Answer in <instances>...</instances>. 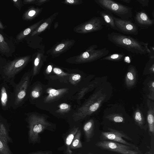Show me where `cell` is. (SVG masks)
<instances>
[{
	"mask_svg": "<svg viewBox=\"0 0 154 154\" xmlns=\"http://www.w3.org/2000/svg\"><path fill=\"white\" fill-rule=\"evenodd\" d=\"M108 39L116 46L124 48L129 52L149 56L150 51L148 42L140 41L130 36L112 32L107 34Z\"/></svg>",
	"mask_w": 154,
	"mask_h": 154,
	"instance_id": "6da1fadb",
	"label": "cell"
},
{
	"mask_svg": "<svg viewBox=\"0 0 154 154\" xmlns=\"http://www.w3.org/2000/svg\"><path fill=\"white\" fill-rule=\"evenodd\" d=\"M31 76L30 72L25 73L18 83H16L14 81L9 84L13 88V102L12 106L13 109H15L21 106L29 95Z\"/></svg>",
	"mask_w": 154,
	"mask_h": 154,
	"instance_id": "7a4b0ae2",
	"label": "cell"
},
{
	"mask_svg": "<svg viewBox=\"0 0 154 154\" xmlns=\"http://www.w3.org/2000/svg\"><path fill=\"white\" fill-rule=\"evenodd\" d=\"M106 96L101 90L93 94L86 103L73 114V119L76 122L78 121L96 111L105 100Z\"/></svg>",
	"mask_w": 154,
	"mask_h": 154,
	"instance_id": "3957f363",
	"label": "cell"
},
{
	"mask_svg": "<svg viewBox=\"0 0 154 154\" xmlns=\"http://www.w3.org/2000/svg\"><path fill=\"white\" fill-rule=\"evenodd\" d=\"M27 60L26 57H20L0 64V76L3 82L10 84L14 81L16 75L24 68Z\"/></svg>",
	"mask_w": 154,
	"mask_h": 154,
	"instance_id": "277c9868",
	"label": "cell"
},
{
	"mask_svg": "<svg viewBox=\"0 0 154 154\" xmlns=\"http://www.w3.org/2000/svg\"><path fill=\"white\" fill-rule=\"evenodd\" d=\"M95 2L105 11L113 13L120 18L129 19L133 16V8L111 0H95Z\"/></svg>",
	"mask_w": 154,
	"mask_h": 154,
	"instance_id": "5b68a950",
	"label": "cell"
},
{
	"mask_svg": "<svg viewBox=\"0 0 154 154\" xmlns=\"http://www.w3.org/2000/svg\"><path fill=\"white\" fill-rule=\"evenodd\" d=\"M27 116L29 137L32 141L35 142L38 140V134L51 124L43 116L34 113L28 114Z\"/></svg>",
	"mask_w": 154,
	"mask_h": 154,
	"instance_id": "8992f818",
	"label": "cell"
},
{
	"mask_svg": "<svg viewBox=\"0 0 154 154\" xmlns=\"http://www.w3.org/2000/svg\"><path fill=\"white\" fill-rule=\"evenodd\" d=\"M95 145L104 150L115 152L121 154H138L133 149L134 148L120 143L109 140L98 142Z\"/></svg>",
	"mask_w": 154,
	"mask_h": 154,
	"instance_id": "52a82bcc",
	"label": "cell"
},
{
	"mask_svg": "<svg viewBox=\"0 0 154 154\" xmlns=\"http://www.w3.org/2000/svg\"><path fill=\"white\" fill-rule=\"evenodd\" d=\"M109 129V131L101 133L100 136L101 140H111L131 146L135 149H137V147L135 145L128 142L123 138L128 140H132L126 134L121 131L110 128Z\"/></svg>",
	"mask_w": 154,
	"mask_h": 154,
	"instance_id": "ba28073f",
	"label": "cell"
},
{
	"mask_svg": "<svg viewBox=\"0 0 154 154\" xmlns=\"http://www.w3.org/2000/svg\"><path fill=\"white\" fill-rule=\"evenodd\" d=\"M13 102V92L7 83L3 82L0 85V106L4 110L12 107Z\"/></svg>",
	"mask_w": 154,
	"mask_h": 154,
	"instance_id": "9c48e42d",
	"label": "cell"
},
{
	"mask_svg": "<svg viewBox=\"0 0 154 154\" xmlns=\"http://www.w3.org/2000/svg\"><path fill=\"white\" fill-rule=\"evenodd\" d=\"M115 24L119 32L124 34L137 35L138 33V26L132 21L114 16Z\"/></svg>",
	"mask_w": 154,
	"mask_h": 154,
	"instance_id": "30bf717a",
	"label": "cell"
},
{
	"mask_svg": "<svg viewBox=\"0 0 154 154\" xmlns=\"http://www.w3.org/2000/svg\"><path fill=\"white\" fill-rule=\"evenodd\" d=\"M11 140L5 124L0 122V154H12L8 146Z\"/></svg>",
	"mask_w": 154,
	"mask_h": 154,
	"instance_id": "8fae6325",
	"label": "cell"
},
{
	"mask_svg": "<svg viewBox=\"0 0 154 154\" xmlns=\"http://www.w3.org/2000/svg\"><path fill=\"white\" fill-rule=\"evenodd\" d=\"M135 24L142 29H147L154 23V20L151 19L143 10L137 12L134 17Z\"/></svg>",
	"mask_w": 154,
	"mask_h": 154,
	"instance_id": "7c38bea8",
	"label": "cell"
},
{
	"mask_svg": "<svg viewBox=\"0 0 154 154\" xmlns=\"http://www.w3.org/2000/svg\"><path fill=\"white\" fill-rule=\"evenodd\" d=\"M68 91L66 88L56 89L52 88H49L47 90L48 95L44 99V102L46 103H51L58 99Z\"/></svg>",
	"mask_w": 154,
	"mask_h": 154,
	"instance_id": "4fadbf2b",
	"label": "cell"
},
{
	"mask_svg": "<svg viewBox=\"0 0 154 154\" xmlns=\"http://www.w3.org/2000/svg\"><path fill=\"white\" fill-rule=\"evenodd\" d=\"M97 13L103 18L104 25L112 29L119 32V29L115 24L114 16L112 14L105 11H98Z\"/></svg>",
	"mask_w": 154,
	"mask_h": 154,
	"instance_id": "5bb4252c",
	"label": "cell"
},
{
	"mask_svg": "<svg viewBox=\"0 0 154 154\" xmlns=\"http://www.w3.org/2000/svg\"><path fill=\"white\" fill-rule=\"evenodd\" d=\"M136 70L135 67L130 65L125 77V83L128 87H131L135 84L136 81Z\"/></svg>",
	"mask_w": 154,
	"mask_h": 154,
	"instance_id": "9a60e30c",
	"label": "cell"
},
{
	"mask_svg": "<svg viewBox=\"0 0 154 154\" xmlns=\"http://www.w3.org/2000/svg\"><path fill=\"white\" fill-rule=\"evenodd\" d=\"M94 122L93 119L88 121L84 125L83 130L86 141H90L94 135Z\"/></svg>",
	"mask_w": 154,
	"mask_h": 154,
	"instance_id": "2e32d148",
	"label": "cell"
},
{
	"mask_svg": "<svg viewBox=\"0 0 154 154\" xmlns=\"http://www.w3.org/2000/svg\"><path fill=\"white\" fill-rule=\"evenodd\" d=\"M149 110L147 116V121L149 128V131L153 134L154 133V108L151 105L150 101H148Z\"/></svg>",
	"mask_w": 154,
	"mask_h": 154,
	"instance_id": "e0dca14e",
	"label": "cell"
},
{
	"mask_svg": "<svg viewBox=\"0 0 154 154\" xmlns=\"http://www.w3.org/2000/svg\"><path fill=\"white\" fill-rule=\"evenodd\" d=\"M79 127L75 126L70 131L66 140V152L67 154H72V152L70 149V146L74 137L79 130Z\"/></svg>",
	"mask_w": 154,
	"mask_h": 154,
	"instance_id": "ac0fdd59",
	"label": "cell"
},
{
	"mask_svg": "<svg viewBox=\"0 0 154 154\" xmlns=\"http://www.w3.org/2000/svg\"><path fill=\"white\" fill-rule=\"evenodd\" d=\"M42 88L40 85H36L32 87L29 93L31 100H34L39 97L42 93Z\"/></svg>",
	"mask_w": 154,
	"mask_h": 154,
	"instance_id": "d6986e66",
	"label": "cell"
},
{
	"mask_svg": "<svg viewBox=\"0 0 154 154\" xmlns=\"http://www.w3.org/2000/svg\"><path fill=\"white\" fill-rule=\"evenodd\" d=\"M81 134V131L79 130L75 135L70 146V148L76 149L82 147V145L80 140Z\"/></svg>",
	"mask_w": 154,
	"mask_h": 154,
	"instance_id": "ffe728a7",
	"label": "cell"
},
{
	"mask_svg": "<svg viewBox=\"0 0 154 154\" xmlns=\"http://www.w3.org/2000/svg\"><path fill=\"white\" fill-rule=\"evenodd\" d=\"M125 54L122 53H116L110 54L103 58L101 60L112 61H119L123 60Z\"/></svg>",
	"mask_w": 154,
	"mask_h": 154,
	"instance_id": "44dd1931",
	"label": "cell"
},
{
	"mask_svg": "<svg viewBox=\"0 0 154 154\" xmlns=\"http://www.w3.org/2000/svg\"><path fill=\"white\" fill-rule=\"evenodd\" d=\"M134 119L136 122L140 127H142L144 123V119L141 112L137 110L134 112Z\"/></svg>",
	"mask_w": 154,
	"mask_h": 154,
	"instance_id": "7402d4cb",
	"label": "cell"
},
{
	"mask_svg": "<svg viewBox=\"0 0 154 154\" xmlns=\"http://www.w3.org/2000/svg\"><path fill=\"white\" fill-rule=\"evenodd\" d=\"M9 48L3 36L0 34V51L3 53L8 52Z\"/></svg>",
	"mask_w": 154,
	"mask_h": 154,
	"instance_id": "603a6c76",
	"label": "cell"
},
{
	"mask_svg": "<svg viewBox=\"0 0 154 154\" xmlns=\"http://www.w3.org/2000/svg\"><path fill=\"white\" fill-rule=\"evenodd\" d=\"M59 109L56 111V112L60 113L66 112L69 111L71 109V106L66 103H62L59 106Z\"/></svg>",
	"mask_w": 154,
	"mask_h": 154,
	"instance_id": "cb8c5ba5",
	"label": "cell"
},
{
	"mask_svg": "<svg viewBox=\"0 0 154 154\" xmlns=\"http://www.w3.org/2000/svg\"><path fill=\"white\" fill-rule=\"evenodd\" d=\"M81 78V76L80 74H73L70 76L69 81L71 83L75 84L78 82L80 80Z\"/></svg>",
	"mask_w": 154,
	"mask_h": 154,
	"instance_id": "d4e9b609",
	"label": "cell"
},
{
	"mask_svg": "<svg viewBox=\"0 0 154 154\" xmlns=\"http://www.w3.org/2000/svg\"><path fill=\"white\" fill-rule=\"evenodd\" d=\"M107 118L115 122H121L124 121V119L122 116L117 115L111 116L108 117Z\"/></svg>",
	"mask_w": 154,
	"mask_h": 154,
	"instance_id": "484cf974",
	"label": "cell"
},
{
	"mask_svg": "<svg viewBox=\"0 0 154 154\" xmlns=\"http://www.w3.org/2000/svg\"><path fill=\"white\" fill-rule=\"evenodd\" d=\"M149 93L148 97L149 98L152 100H154V82H152L149 86Z\"/></svg>",
	"mask_w": 154,
	"mask_h": 154,
	"instance_id": "4316f807",
	"label": "cell"
},
{
	"mask_svg": "<svg viewBox=\"0 0 154 154\" xmlns=\"http://www.w3.org/2000/svg\"><path fill=\"white\" fill-rule=\"evenodd\" d=\"M92 85H91L86 88H82L78 94V99H81L85 94V93L87 92L89 88L92 87Z\"/></svg>",
	"mask_w": 154,
	"mask_h": 154,
	"instance_id": "83f0119b",
	"label": "cell"
},
{
	"mask_svg": "<svg viewBox=\"0 0 154 154\" xmlns=\"http://www.w3.org/2000/svg\"><path fill=\"white\" fill-rule=\"evenodd\" d=\"M53 71L55 73L60 76H63L68 75H66V74L64 73L60 69L57 68H54L53 69Z\"/></svg>",
	"mask_w": 154,
	"mask_h": 154,
	"instance_id": "f1b7e54d",
	"label": "cell"
},
{
	"mask_svg": "<svg viewBox=\"0 0 154 154\" xmlns=\"http://www.w3.org/2000/svg\"><path fill=\"white\" fill-rule=\"evenodd\" d=\"M137 1L140 3L143 7L148 6L149 2V0H137Z\"/></svg>",
	"mask_w": 154,
	"mask_h": 154,
	"instance_id": "f546056e",
	"label": "cell"
},
{
	"mask_svg": "<svg viewBox=\"0 0 154 154\" xmlns=\"http://www.w3.org/2000/svg\"><path fill=\"white\" fill-rule=\"evenodd\" d=\"M14 5L17 8L19 9H20L21 7V2L20 0H13L12 1Z\"/></svg>",
	"mask_w": 154,
	"mask_h": 154,
	"instance_id": "4dcf8cb0",
	"label": "cell"
},
{
	"mask_svg": "<svg viewBox=\"0 0 154 154\" xmlns=\"http://www.w3.org/2000/svg\"><path fill=\"white\" fill-rule=\"evenodd\" d=\"M48 24L46 23H44L41 25L38 28V32H40L43 31L48 26Z\"/></svg>",
	"mask_w": 154,
	"mask_h": 154,
	"instance_id": "1f68e13d",
	"label": "cell"
},
{
	"mask_svg": "<svg viewBox=\"0 0 154 154\" xmlns=\"http://www.w3.org/2000/svg\"><path fill=\"white\" fill-rule=\"evenodd\" d=\"M39 60L38 58H36L35 59L34 62V68L33 71V72H34L35 70V68H37V67L38 66V64L39 63Z\"/></svg>",
	"mask_w": 154,
	"mask_h": 154,
	"instance_id": "d6a6232c",
	"label": "cell"
},
{
	"mask_svg": "<svg viewBox=\"0 0 154 154\" xmlns=\"http://www.w3.org/2000/svg\"><path fill=\"white\" fill-rule=\"evenodd\" d=\"M65 45L63 44H61L58 45L56 48H55V50L56 51H60V50L62 49L64 47Z\"/></svg>",
	"mask_w": 154,
	"mask_h": 154,
	"instance_id": "836d02e7",
	"label": "cell"
},
{
	"mask_svg": "<svg viewBox=\"0 0 154 154\" xmlns=\"http://www.w3.org/2000/svg\"><path fill=\"white\" fill-rule=\"evenodd\" d=\"M82 57L83 58L85 59H87L88 60L89 57V53L87 51H85L82 54Z\"/></svg>",
	"mask_w": 154,
	"mask_h": 154,
	"instance_id": "e575fe53",
	"label": "cell"
},
{
	"mask_svg": "<svg viewBox=\"0 0 154 154\" xmlns=\"http://www.w3.org/2000/svg\"><path fill=\"white\" fill-rule=\"evenodd\" d=\"M35 13L36 12L35 11L31 10L28 12V14L29 17H32L35 14Z\"/></svg>",
	"mask_w": 154,
	"mask_h": 154,
	"instance_id": "d590c367",
	"label": "cell"
},
{
	"mask_svg": "<svg viewBox=\"0 0 154 154\" xmlns=\"http://www.w3.org/2000/svg\"><path fill=\"white\" fill-rule=\"evenodd\" d=\"M52 69V67L50 65H49L47 67V72L48 73H50Z\"/></svg>",
	"mask_w": 154,
	"mask_h": 154,
	"instance_id": "8d00e7d4",
	"label": "cell"
},
{
	"mask_svg": "<svg viewBox=\"0 0 154 154\" xmlns=\"http://www.w3.org/2000/svg\"><path fill=\"white\" fill-rule=\"evenodd\" d=\"M120 1L126 3H129L131 2L130 0H121Z\"/></svg>",
	"mask_w": 154,
	"mask_h": 154,
	"instance_id": "74e56055",
	"label": "cell"
},
{
	"mask_svg": "<svg viewBox=\"0 0 154 154\" xmlns=\"http://www.w3.org/2000/svg\"><path fill=\"white\" fill-rule=\"evenodd\" d=\"M66 1L70 3H73L74 2V0H67Z\"/></svg>",
	"mask_w": 154,
	"mask_h": 154,
	"instance_id": "f35d334b",
	"label": "cell"
},
{
	"mask_svg": "<svg viewBox=\"0 0 154 154\" xmlns=\"http://www.w3.org/2000/svg\"><path fill=\"white\" fill-rule=\"evenodd\" d=\"M4 28L3 25L2 24V23L0 21V29H4Z\"/></svg>",
	"mask_w": 154,
	"mask_h": 154,
	"instance_id": "ab89813d",
	"label": "cell"
},
{
	"mask_svg": "<svg viewBox=\"0 0 154 154\" xmlns=\"http://www.w3.org/2000/svg\"><path fill=\"white\" fill-rule=\"evenodd\" d=\"M2 119H3V118L2 117V116H1V114H0V122H2Z\"/></svg>",
	"mask_w": 154,
	"mask_h": 154,
	"instance_id": "60d3db41",
	"label": "cell"
},
{
	"mask_svg": "<svg viewBox=\"0 0 154 154\" xmlns=\"http://www.w3.org/2000/svg\"><path fill=\"white\" fill-rule=\"evenodd\" d=\"M32 154H46L44 153H41V152H38V153H34Z\"/></svg>",
	"mask_w": 154,
	"mask_h": 154,
	"instance_id": "b9f144b4",
	"label": "cell"
},
{
	"mask_svg": "<svg viewBox=\"0 0 154 154\" xmlns=\"http://www.w3.org/2000/svg\"><path fill=\"white\" fill-rule=\"evenodd\" d=\"M152 16L153 17H154V11H153L152 13Z\"/></svg>",
	"mask_w": 154,
	"mask_h": 154,
	"instance_id": "7bdbcfd3",
	"label": "cell"
},
{
	"mask_svg": "<svg viewBox=\"0 0 154 154\" xmlns=\"http://www.w3.org/2000/svg\"><path fill=\"white\" fill-rule=\"evenodd\" d=\"M89 154H92V153H89Z\"/></svg>",
	"mask_w": 154,
	"mask_h": 154,
	"instance_id": "ee69618b",
	"label": "cell"
}]
</instances>
